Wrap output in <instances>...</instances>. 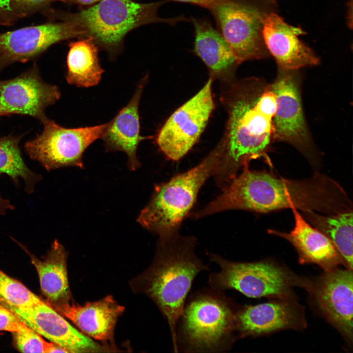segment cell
<instances>
[{
    "instance_id": "1",
    "label": "cell",
    "mask_w": 353,
    "mask_h": 353,
    "mask_svg": "<svg viewBox=\"0 0 353 353\" xmlns=\"http://www.w3.org/2000/svg\"><path fill=\"white\" fill-rule=\"evenodd\" d=\"M293 208L328 215L352 210V203L337 182L319 173L307 179L291 180L247 166L194 217L232 209L266 213Z\"/></svg>"
},
{
    "instance_id": "2",
    "label": "cell",
    "mask_w": 353,
    "mask_h": 353,
    "mask_svg": "<svg viewBox=\"0 0 353 353\" xmlns=\"http://www.w3.org/2000/svg\"><path fill=\"white\" fill-rule=\"evenodd\" d=\"M197 239L178 232L160 237L154 260L140 278L144 293L155 303L166 319L175 344L178 320L194 279L208 270L195 252Z\"/></svg>"
},
{
    "instance_id": "3",
    "label": "cell",
    "mask_w": 353,
    "mask_h": 353,
    "mask_svg": "<svg viewBox=\"0 0 353 353\" xmlns=\"http://www.w3.org/2000/svg\"><path fill=\"white\" fill-rule=\"evenodd\" d=\"M268 83L263 79L252 78L239 90L229 112L228 135L219 166L214 175L222 189L236 176L249 162L263 158L271 164L268 152L273 139V118L259 109L258 99Z\"/></svg>"
},
{
    "instance_id": "4",
    "label": "cell",
    "mask_w": 353,
    "mask_h": 353,
    "mask_svg": "<svg viewBox=\"0 0 353 353\" xmlns=\"http://www.w3.org/2000/svg\"><path fill=\"white\" fill-rule=\"evenodd\" d=\"M238 305L224 291L211 287L188 297L176 328L175 353H219L231 349L239 339Z\"/></svg>"
},
{
    "instance_id": "5",
    "label": "cell",
    "mask_w": 353,
    "mask_h": 353,
    "mask_svg": "<svg viewBox=\"0 0 353 353\" xmlns=\"http://www.w3.org/2000/svg\"><path fill=\"white\" fill-rule=\"evenodd\" d=\"M168 1L101 0L76 12L54 9L52 16L73 22L80 38H91L100 50L105 51L110 59H114L123 51L125 38L132 30L150 24L175 25L180 22L189 21L183 15L170 18L159 16V7Z\"/></svg>"
},
{
    "instance_id": "6",
    "label": "cell",
    "mask_w": 353,
    "mask_h": 353,
    "mask_svg": "<svg viewBox=\"0 0 353 353\" xmlns=\"http://www.w3.org/2000/svg\"><path fill=\"white\" fill-rule=\"evenodd\" d=\"M223 153V146L219 147L194 168L157 185L149 203L141 212L139 223L160 237L178 233L200 189L216 173Z\"/></svg>"
},
{
    "instance_id": "7",
    "label": "cell",
    "mask_w": 353,
    "mask_h": 353,
    "mask_svg": "<svg viewBox=\"0 0 353 353\" xmlns=\"http://www.w3.org/2000/svg\"><path fill=\"white\" fill-rule=\"evenodd\" d=\"M210 260L219 266L220 271L209 275L208 284L222 291L233 289L252 298L290 299L294 286L306 289L309 283L270 261L235 262L213 253Z\"/></svg>"
},
{
    "instance_id": "8",
    "label": "cell",
    "mask_w": 353,
    "mask_h": 353,
    "mask_svg": "<svg viewBox=\"0 0 353 353\" xmlns=\"http://www.w3.org/2000/svg\"><path fill=\"white\" fill-rule=\"evenodd\" d=\"M208 10L240 63L270 56L263 39L262 21L266 14L277 11L275 0H223Z\"/></svg>"
},
{
    "instance_id": "9",
    "label": "cell",
    "mask_w": 353,
    "mask_h": 353,
    "mask_svg": "<svg viewBox=\"0 0 353 353\" xmlns=\"http://www.w3.org/2000/svg\"><path fill=\"white\" fill-rule=\"evenodd\" d=\"M299 70L277 68L271 87L277 98L273 119L274 142L286 143L299 151L311 165H319V153L313 143L303 108L302 79Z\"/></svg>"
},
{
    "instance_id": "10",
    "label": "cell",
    "mask_w": 353,
    "mask_h": 353,
    "mask_svg": "<svg viewBox=\"0 0 353 353\" xmlns=\"http://www.w3.org/2000/svg\"><path fill=\"white\" fill-rule=\"evenodd\" d=\"M42 123V132L27 141L25 148L32 159L48 171L69 166L82 168L85 151L101 137L107 125L66 128L48 118Z\"/></svg>"
},
{
    "instance_id": "11",
    "label": "cell",
    "mask_w": 353,
    "mask_h": 353,
    "mask_svg": "<svg viewBox=\"0 0 353 353\" xmlns=\"http://www.w3.org/2000/svg\"><path fill=\"white\" fill-rule=\"evenodd\" d=\"M212 80L176 109L159 131L156 143L170 159L182 158L198 141L214 109Z\"/></svg>"
},
{
    "instance_id": "12",
    "label": "cell",
    "mask_w": 353,
    "mask_h": 353,
    "mask_svg": "<svg viewBox=\"0 0 353 353\" xmlns=\"http://www.w3.org/2000/svg\"><path fill=\"white\" fill-rule=\"evenodd\" d=\"M80 37L74 23L63 19L0 33V72L12 63L36 58L55 44Z\"/></svg>"
},
{
    "instance_id": "13",
    "label": "cell",
    "mask_w": 353,
    "mask_h": 353,
    "mask_svg": "<svg viewBox=\"0 0 353 353\" xmlns=\"http://www.w3.org/2000/svg\"><path fill=\"white\" fill-rule=\"evenodd\" d=\"M58 88L45 82L38 67L32 66L19 76L0 80V117L14 114L29 115L42 123L46 108L60 98Z\"/></svg>"
},
{
    "instance_id": "14",
    "label": "cell",
    "mask_w": 353,
    "mask_h": 353,
    "mask_svg": "<svg viewBox=\"0 0 353 353\" xmlns=\"http://www.w3.org/2000/svg\"><path fill=\"white\" fill-rule=\"evenodd\" d=\"M353 270L325 271L307 289L326 318L350 342L353 341Z\"/></svg>"
},
{
    "instance_id": "15",
    "label": "cell",
    "mask_w": 353,
    "mask_h": 353,
    "mask_svg": "<svg viewBox=\"0 0 353 353\" xmlns=\"http://www.w3.org/2000/svg\"><path fill=\"white\" fill-rule=\"evenodd\" d=\"M4 306L35 332L66 349L69 353L95 352L101 347L74 328L45 301L29 306L15 307L0 301Z\"/></svg>"
},
{
    "instance_id": "16",
    "label": "cell",
    "mask_w": 353,
    "mask_h": 353,
    "mask_svg": "<svg viewBox=\"0 0 353 353\" xmlns=\"http://www.w3.org/2000/svg\"><path fill=\"white\" fill-rule=\"evenodd\" d=\"M277 12H272L265 16L262 36L266 48L275 59L277 68L299 70L319 65V58L299 38L305 34L304 31L286 23Z\"/></svg>"
},
{
    "instance_id": "17",
    "label": "cell",
    "mask_w": 353,
    "mask_h": 353,
    "mask_svg": "<svg viewBox=\"0 0 353 353\" xmlns=\"http://www.w3.org/2000/svg\"><path fill=\"white\" fill-rule=\"evenodd\" d=\"M239 338L305 326L302 310L290 299L239 306L236 314Z\"/></svg>"
},
{
    "instance_id": "18",
    "label": "cell",
    "mask_w": 353,
    "mask_h": 353,
    "mask_svg": "<svg viewBox=\"0 0 353 353\" xmlns=\"http://www.w3.org/2000/svg\"><path fill=\"white\" fill-rule=\"evenodd\" d=\"M295 219L294 228L289 233L268 230L272 235L288 241L296 250L301 264H316L328 271L339 264L346 266L340 253L332 241L321 231L310 225L297 209H292Z\"/></svg>"
},
{
    "instance_id": "19",
    "label": "cell",
    "mask_w": 353,
    "mask_h": 353,
    "mask_svg": "<svg viewBox=\"0 0 353 353\" xmlns=\"http://www.w3.org/2000/svg\"><path fill=\"white\" fill-rule=\"evenodd\" d=\"M147 78L139 82L129 102L107 123L101 137L107 151H121L128 157V165L132 170L140 166L136 153L140 143L146 139L140 135L139 104Z\"/></svg>"
},
{
    "instance_id": "20",
    "label": "cell",
    "mask_w": 353,
    "mask_h": 353,
    "mask_svg": "<svg viewBox=\"0 0 353 353\" xmlns=\"http://www.w3.org/2000/svg\"><path fill=\"white\" fill-rule=\"evenodd\" d=\"M50 305L83 333L103 341L111 337L117 319L124 310L111 296L83 305L70 302Z\"/></svg>"
},
{
    "instance_id": "21",
    "label": "cell",
    "mask_w": 353,
    "mask_h": 353,
    "mask_svg": "<svg viewBox=\"0 0 353 353\" xmlns=\"http://www.w3.org/2000/svg\"><path fill=\"white\" fill-rule=\"evenodd\" d=\"M195 29L193 51L212 74L221 76L232 72L240 64L220 32L207 20L191 17Z\"/></svg>"
},
{
    "instance_id": "22",
    "label": "cell",
    "mask_w": 353,
    "mask_h": 353,
    "mask_svg": "<svg viewBox=\"0 0 353 353\" xmlns=\"http://www.w3.org/2000/svg\"><path fill=\"white\" fill-rule=\"evenodd\" d=\"M38 275L41 291L50 305L70 302L71 298L67 271V253L55 240L43 259L30 255Z\"/></svg>"
},
{
    "instance_id": "23",
    "label": "cell",
    "mask_w": 353,
    "mask_h": 353,
    "mask_svg": "<svg viewBox=\"0 0 353 353\" xmlns=\"http://www.w3.org/2000/svg\"><path fill=\"white\" fill-rule=\"evenodd\" d=\"M66 79L71 85L88 88L100 83L104 70L99 57V48L90 37L69 42Z\"/></svg>"
},
{
    "instance_id": "24",
    "label": "cell",
    "mask_w": 353,
    "mask_h": 353,
    "mask_svg": "<svg viewBox=\"0 0 353 353\" xmlns=\"http://www.w3.org/2000/svg\"><path fill=\"white\" fill-rule=\"evenodd\" d=\"M303 217L333 243L347 268L353 270V210L328 215L303 212Z\"/></svg>"
},
{
    "instance_id": "25",
    "label": "cell",
    "mask_w": 353,
    "mask_h": 353,
    "mask_svg": "<svg viewBox=\"0 0 353 353\" xmlns=\"http://www.w3.org/2000/svg\"><path fill=\"white\" fill-rule=\"evenodd\" d=\"M20 136H7L0 138V174H6L17 183L24 179L26 192H34L42 176L30 170L22 158L19 144Z\"/></svg>"
},
{
    "instance_id": "26",
    "label": "cell",
    "mask_w": 353,
    "mask_h": 353,
    "mask_svg": "<svg viewBox=\"0 0 353 353\" xmlns=\"http://www.w3.org/2000/svg\"><path fill=\"white\" fill-rule=\"evenodd\" d=\"M42 300L21 282L0 270V301L21 307L31 306Z\"/></svg>"
},
{
    "instance_id": "27",
    "label": "cell",
    "mask_w": 353,
    "mask_h": 353,
    "mask_svg": "<svg viewBox=\"0 0 353 353\" xmlns=\"http://www.w3.org/2000/svg\"><path fill=\"white\" fill-rule=\"evenodd\" d=\"M12 333L16 348L20 352L45 353L47 342L27 325Z\"/></svg>"
},
{
    "instance_id": "28",
    "label": "cell",
    "mask_w": 353,
    "mask_h": 353,
    "mask_svg": "<svg viewBox=\"0 0 353 353\" xmlns=\"http://www.w3.org/2000/svg\"><path fill=\"white\" fill-rule=\"evenodd\" d=\"M12 12L16 20L37 13L42 15L50 9L53 2L61 0H10Z\"/></svg>"
},
{
    "instance_id": "29",
    "label": "cell",
    "mask_w": 353,
    "mask_h": 353,
    "mask_svg": "<svg viewBox=\"0 0 353 353\" xmlns=\"http://www.w3.org/2000/svg\"><path fill=\"white\" fill-rule=\"evenodd\" d=\"M25 326L12 312L0 304V331L13 333Z\"/></svg>"
},
{
    "instance_id": "30",
    "label": "cell",
    "mask_w": 353,
    "mask_h": 353,
    "mask_svg": "<svg viewBox=\"0 0 353 353\" xmlns=\"http://www.w3.org/2000/svg\"><path fill=\"white\" fill-rule=\"evenodd\" d=\"M17 21L12 12L10 0H0V25H11Z\"/></svg>"
},
{
    "instance_id": "31",
    "label": "cell",
    "mask_w": 353,
    "mask_h": 353,
    "mask_svg": "<svg viewBox=\"0 0 353 353\" xmlns=\"http://www.w3.org/2000/svg\"><path fill=\"white\" fill-rule=\"evenodd\" d=\"M175 1L184 2L197 5L209 9L214 5L222 0H171Z\"/></svg>"
},
{
    "instance_id": "32",
    "label": "cell",
    "mask_w": 353,
    "mask_h": 353,
    "mask_svg": "<svg viewBox=\"0 0 353 353\" xmlns=\"http://www.w3.org/2000/svg\"><path fill=\"white\" fill-rule=\"evenodd\" d=\"M101 0H61L68 4L76 5L83 8L91 6Z\"/></svg>"
},
{
    "instance_id": "33",
    "label": "cell",
    "mask_w": 353,
    "mask_h": 353,
    "mask_svg": "<svg viewBox=\"0 0 353 353\" xmlns=\"http://www.w3.org/2000/svg\"><path fill=\"white\" fill-rule=\"evenodd\" d=\"M69 353L62 347L51 342H48L46 347L45 353Z\"/></svg>"
},
{
    "instance_id": "34",
    "label": "cell",
    "mask_w": 353,
    "mask_h": 353,
    "mask_svg": "<svg viewBox=\"0 0 353 353\" xmlns=\"http://www.w3.org/2000/svg\"><path fill=\"white\" fill-rule=\"evenodd\" d=\"M14 206L8 200L3 199L0 195V214L4 215L8 210H13Z\"/></svg>"
}]
</instances>
